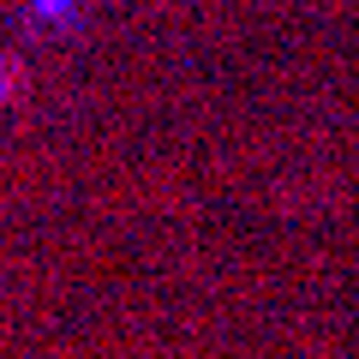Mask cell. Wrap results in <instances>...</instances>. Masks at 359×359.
I'll list each match as a JSON object with an SVG mask.
<instances>
[{"label":"cell","mask_w":359,"mask_h":359,"mask_svg":"<svg viewBox=\"0 0 359 359\" xmlns=\"http://www.w3.org/2000/svg\"><path fill=\"white\" fill-rule=\"evenodd\" d=\"M13 78H18L13 66H0V96H6V90H13Z\"/></svg>","instance_id":"obj_1"},{"label":"cell","mask_w":359,"mask_h":359,"mask_svg":"<svg viewBox=\"0 0 359 359\" xmlns=\"http://www.w3.org/2000/svg\"><path fill=\"white\" fill-rule=\"evenodd\" d=\"M36 6L42 13H66V0H36Z\"/></svg>","instance_id":"obj_2"}]
</instances>
